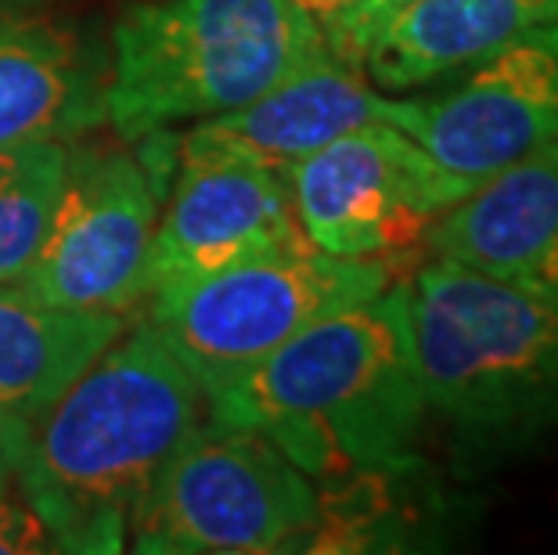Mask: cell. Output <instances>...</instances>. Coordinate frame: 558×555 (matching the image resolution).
Listing matches in <instances>:
<instances>
[{
	"instance_id": "cell-1",
	"label": "cell",
	"mask_w": 558,
	"mask_h": 555,
	"mask_svg": "<svg viewBox=\"0 0 558 555\" xmlns=\"http://www.w3.org/2000/svg\"><path fill=\"white\" fill-rule=\"evenodd\" d=\"M267 436L311 480L342 487L414 466L425 415L408 281L320 317L206 400Z\"/></svg>"
},
{
	"instance_id": "cell-2",
	"label": "cell",
	"mask_w": 558,
	"mask_h": 555,
	"mask_svg": "<svg viewBox=\"0 0 558 555\" xmlns=\"http://www.w3.org/2000/svg\"><path fill=\"white\" fill-rule=\"evenodd\" d=\"M202 411L206 394L145 322L123 328L29 419L19 487L58 552H123L141 502Z\"/></svg>"
},
{
	"instance_id": "cell-3",
	"label": "cell",
	"mask_w": 558,
	"mask_h": 555,
	"mask_svg": "<svg viewBox=\"0 0 558 555\" xmlns=\"http://www.w3.org/2000/svg\"><path fill=\"white\" fill-rule=\"evenodd\" d=\"M408 281L425 415L494 469L558 441V300L433 256Z\"/></svg>"
},
{
	"instance_id": "cell-4",
	"label": "cell",
	"mask_w": 558,
	"mask_h": 555,
	"mask_svg": "<svg viewBox=\"0 0 558 555\" xmlns=\"http://www.w3.org/2000/svg\"><path fill=\"white\" fill-rule=\"evenodd\" d=\"M325 55L292 0H137L112 26L105 123L130 145L213 120Z\"/></svg>"
},
{
	"instance_id": "cell-5",
	"label": "cell",
	"mask_w": 558,
	"mask_h": 555,
	"mask_svg": "<svg viewBox=\"0 0 558 555\" xmlns=\"http://www.w3.org/2000/svg\"><path fill=\"white\" fill-rule=\"evenodd\" d=\"M397 281L389 260L284 250L148 297V325L206 400L320 317L375 300Z\"/></svg>"
},
{
	"instance_id": "cell-6",
	"label": "cell",
	"mask_w": 558,
	"mask_h": 555,
	"mask_svg": "<svg viewBox=\"0 0 558 555\" xmlns=\"http://www.w3.org/2000/svg\"><path fill=\"white\" fill-rule=\"evenodd\" d=\"M320 527V494L267 436L206 419L177 444L130 527L148 555H264Z\"/></svg>"
},
{
	"instance_id": "cell-7",
	"label": "cell",
	"mask_w": 558,
	"mask_h": 555,
	"mask_svg": "<svg viewBox=\"0 0 558 555\" xmlns=\"http://www.w3.org/2000/svg\"><path fill=\"white\" fill-rule=\"evenodd\" d=\"M295 220L320 253L389 260L418 250L433 220L480 181L444 170L389 123L357 126L284 173Z\"/></svg>"
},
{
	"instance_id": "cell-8",
	"label": "cell",
	"mask_w": 558,
	"mask_h": 555,
	"mask_svg": "<svg viewBox=\"0 0 558 555\" xmlns=\"http://www.w3.org/2000/svg\"><path fill=\"white\" fill-rule=\"evenodd\" d=\"M166 192L170 181L137 148H69L62 198L19 286L65 311L126 314L145 300L148 253Z\"/></svg>"
},
{
	"instance_id": "cell-9",
	"label": "cell",
	"mask_w": 558,
	"mask_h": 555,
	"mask_svg": "<svg viewBox=\"0 0 558 555\" xmlns=\"http://www.w3.org/2000/svg\"><path fill=\"white\" fill-rule=\"evenodd\" d=\"M389 126L469 181L558 145V22L519 33L429 91L393 98Z\"/></svg>"
},
{
	"instance_id": "cell-10",
	"label": "cell",
	"mask_w": 558,
	"mask_h": 555,
	"mask_svg": "<svg viewBox=\"0 0 558 555\" xmlns=\"http://www.w3.org/2000/svg\"><path fill=\"white\" fill-rule=\"evenodd\" d=\"M306 245L289 177L177 141L173 192L151 239L145 300L245 260Z\"/></svg>"
},
{
	"instance_id": "cell-11",
	"label": "cell",
	"mask_w": 558,
	"mask_h": 555,
	"mask_svg": "<svg viewBox=\"0 0 558 555\" xmlns=\"http://www.w3.org/2000/svg\"><path fill=\"white\" fill-rule=\"evenodd\" d=\"M422 250L558 300V145H544L444 209Z\"/></svg>"
},
{
	"instance_id": "cell-12",
	"label": "cell",
	"mask_w": 558,
	"mask_h": 555,
	"mask_svg": "<svg viewBox=\"0 0 558 555\" xmlns=\"http://www.w3.org/2000/svg\"><path fill=\"white\" fill-rule=\"evenodd\" d=\"M397 94L378 91L361 65L339 55L295 69L256 101L195 123L181 137L184 148L234 156L253 167L289 173L311 152L357 126L393 120Z\"/></svg>"
},
{
	"instance_id": "cell-13",
	"label": "cell",
	"mask_w": 558,
	"mask_h": 555,
	"mask_svg": "<svg viewBox=\"0 0 558 555\" xmlns=\"http://www.w3.org/2000/svg\"><path fill=\"white\" fill-rule=\"evenodd\" d=\"M109 62L37 11L0 15V148L76 141L105 123Z\"/></svg>"
},
{
	"instance_id": "cell-14",
	"label": "cell",
	"mask_w": 558,
	"mask_h": 555,
	"mask_svg": "<svg viewBox=\"0 0 558 555\" xmlns=\"http://www.w3.org/2000/svg\"><path fill=\"white\" fill-rule=\"evenodd\" d=\"M544 22L558 0H414L364 40L361 69L386 94L418 91Z\"/></svg>"
},
{
	"instance_id": "cell-15",
	"label": "cell",
	"mask_w": 558,
	"mask_h": 555,
	"mask_svg": "<svg viewBox=\"0 0 558 555\" xmlns=\"http://www.w3.org/2000/svg\"><path fill=\"white\" fill-rule=\"evenodd\" d=\"M123 328V314L65 311L0 281V408L37 419Z\"/></svg>"
},
{
	"instance_id": "cell-16",
	"label": "cell",
	"mask_w": 558,
	"mask_h": 555,
	"mask_svg": "<svg viewBox=\"0 0 558 555\" xmlns=\"http://www.w3.org/2000/svg\"><path fill=\"white\" fill-rule=\"evenodd\" d=\"M69 173L65 141L0 148V281H22L51 228Z\"/></svg>"
},
{
	"instance_id": "cell-17",
	"label": "cell",
	"mask_w": 558,
	"mask_h": 555,
	"mask_svg": "<svg viewBox=\"0 0 558 555\" xmlns=\"http://www.w3.org/2000/svg\"><path fill=\"white\" fill-rule=\"evenodd\" d=\"M58 552L51 530L33 509L26 494H0V555H44Z\"/></svg>"
},
{
	"instance_id": "cell-18",
	"label": "cell",
	"mask_w": 558,
	"mask_h": 555,
	"mask_svg": "<svg viewBox=\"0 0 558 555\" xmlns=\"http://www.w3.org/2000/svg\"><path fill=\"white\" fill-rule=\"evenodd\" d=\"M295 8H303L306 15H311L320 33H325V40L331 47V55L350 58V19H353V8H357V0H292ZM357 65V62H353Z\"/></svg>"
},
{
	"instance_id": "cell-19",
	"label": "cell",
	"mask_w": 558,
	"mask_h": 555,
	"mask_svg": "<svg viewBox=\"0 0 558 555\" xmlns=\"http://www.w3.org/2000/svg\"><path fill=\"white\" fill-rule=\"evenodd\" d=\"M414 4V0H357L353 8V19H350V58L361 65V47L372 33L383 26L389 15H397L400 8Z\"/></svg>"
},
{
	"instance_id": "cell-20",
	"label": "cell",
	"mask_w": 558,
	"mask_h": 555,
	"mask_svg": "<svg viewBox=\"0 0 558 555\" xmlns=\"http://www.w3.org/2000/svg\"><path fill=\"white\" fill-rule=\"evenodd\" d=\"M22 441H26V422L0 408V494H8L19 483Z\"/></svg>"
},
{
	"instance_id": "cell-21",
	"label": "cell",
	"mask_w": 558,
	"mask_h": 555,
	"mask_svg": "<svg viewBox=\"0 0 558 555\" xmlns=\"http://www.w3.org/2000/svg\"><path fill=\"white\" fill-rule=\"evenodd\" d=\"M51 0H0V15H19V11H40Z\"/></svg>"
}]
</instances>
